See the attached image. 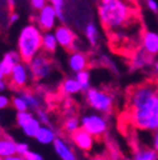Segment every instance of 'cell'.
<instances>
[{"mask_svg":"<svg viewBox=\"0 0 158 160\" xmlns=\"http://www.w3.org/2000/svg\"><path fill=\"white\" fill-rule=\"evenodd\" d=\"M97 15L113 37V39H120L125 37L129 28L135 26L138 18L135 17V7L132 3L122 0H103L97 4Z\"/></svg>","mask_w":158,"mask_h":160,"instance_id":"cell-1","label":"cell"},{"mask_svg":"<svg viewBox=\"0 0 158 160\" xmlns=\"http://www.w3.org/2000/svg\"><path fill=\"white\" fill-rule=\"evenodd\" d=\"M42 51V31L37 24H27L18 37V53L22 62L29 64Z\"/></svg>","mask_w":158,"mask_h":160,"instance_id":"cell-2","label":"cell"},{"mask_svg":"<svg viewBox=\"0 0 158 160\" xmlns=\"http://www.w3.org/2000/svg\"><path fill=\"white\" fill-rule=\"evenodd\" d=\"M130 119L138 128L156 131L158 128V92L141 106L130 109Z\"/></svg>","mask_w":158,"mask_h":160,"instance_id":"cell-3","label":"cell"},{"mask_svg":"<svg viewBox=\"0 0 158 160\" xmlns=\"http://www.w3.org/2000/svg\"><path fill=\"white\" fill-rule=\"evenodd\" d=\"M86 101L92 109L100 113H110L114 104L113 97L109 93L96 88H90L86 90Z\"/></svg>","mask_w":158,"mask_h":160,"instance_id":"cell-4","label":"cell"},{"mask_svg":"<svg viewBox=\"0 0 158 160\" xmlns=\"http://www.w3.org/2000/svg\"><path fill=\"white\" fill-rule=\"evenodd\" d=\"M80 127L92 137H101L108 130V122L100 114L87 113L80 119Z\"/></svg>","mask_w":158,"mask_h":160,"instance_id":"cell-5","label":"cell"},{"mask_svg":"<svg viewBox=\"0 0 158 160\" xmlns=\"http://www.w3.org/2000/svg\"><path fill=\"white\" fill-rule=\"evenodd\" d=\"M29 72L35 80H42L51 75L52 62L46 53H38L28 64Z\"/></svg>","mask_w":158,"mask_h":160,"instance_id":"cell-6","label":"cell"},{"mask_svg":"<svg viewBox=\"0 0 158 160\" xmlns=\"http://www.w3.org/2000/svg\"><path fill=\"white\" fill-rule=\"evenodd\" d=\"M29 76H30V72H29L28 64L19 62L14 66V69L12 70V72L9 75V83L13 88L21 89L28 84Z\"/></svg>","mask_w":158,"mask_h":160,"instance_id":"cell-7","label":"cell"},{"mask_svg":"<svg viewBox=\"0 0 158 160\" xmlns=\"http://www.w3.org/2000/svg\"><path fill=\"white\" fill-rule=\"evenodd\" d=\"M56 23H57V17H56L54 9L49 4H47L43 9H41L38 12V15H37V27L41 31L51 32L54 28Z\"/></svg>","mask_w":158,"mask_h":160,"instance_id":"cell-8","label":"cell"},{"mask_svg":"<svg viewBox=\"0 0 158 160\" xmlns=\"http://www.w3.org/2000/svg\"><path fill=\"white\" fill-rule=\"evenodd\" d=\"M53 34H54V37H56L57 45H60L61 47L67 48V50H73L76 37H75V33L71 31V28H68L67 26L61 24V26L56 27ZM73 51H75V50H73Z\"/></svg>","mask_w":158,"mask_h":160,"instance_id":"cell-9","label":"cell"},{"mask_svg":"<svg viewBox=\"0 0 158 160\" xmlns=\"http://www.w3.org/2000/svg\"><path fill=\"white\" fill-rule=\"evenodd\" d=\"M19 62H22L21 56H19L18 51H9L4 55V57L0 60V71L3 72L4 78H9L12 70L14 66Z\"/></svg>","mask_w":158,"mask_h":160,"instance_id":"cell-10","label":"cell"},{"mask_svg":"<svg viewBox=\"0 0 158 160\" xmlns=\"http://www.w3.org/2000/svg\"><path fill=\"white\" fill-rule=\"evenodd\" d=\"M71 140L72 142L81 150H85V151H89L92 149V145H94V137L90 136L86 131H84L81 127L78 128L77 131H75L73 133H71Z\"/></svg>","mask_w":158,"mask_h":160,"instance_id":"cell-11","label":"cell"},{"mask_svg":"<svg viewBox=\"0 0 158 160\" xmlns=\"http://www.w3.org/2000/svg\"><path fill=\"white\" fill-rule=\"evenodd\" d=\"M142 48L151 56L158 53V33L156 32H144L142 36Z\"/></svg>","mask_w":158,"mask_h":160,"instance_id":"cell-12","label":"cell"},{"mask_svg":"<svg viewBox=\"0 0 158 160\" xmlns=\"http://www.w3.org/2000/svg\"><path fill=\"white\" fill-rule=\"evenodd\" d=\"M53 148L57 155L60 156L62 160H77V156L72 151L71 146L61 137H56L53 141Z\"/></svg>","mask_w":158,"mask_h":160,"instance_id":"cell-13","label":"cell"},{"mask_svg":"<svg viewBox=\"0 0 158 160\" xmlns=\"http://www.w3.org/2000/svg\"><path fill=\"white\" fill-rule=\"evenodd\" d=\"M89 64V58L85 53L80 52V51H75L70 55L68 57V66L72 71L78 72V71H82L86 70Z\"/></svg>","mask_w":158,"mask_h":160,"instance_id":"cell-14","label":"cell"},{"mask_svg":"<svg viewBox=\"0 0 158 160\" xmlns=\"http://www.w3.org/2000/svg\"><path fill=\"white\" fill-rule=\"evenodd\" d=\"M153 56L148 55L143 48L137 50L132 58V68L133 69H144L151 65H153Z\"/></svg>","mask_w":158,"mask_h":160,"instance_id":"cell-15","label":"cell"},{"mask_svg":"<svg viewBox=\"0 0 158 160\" xmlns=\"http://www.w3.org/2000/svg\"><path fill=\"white\" fill-rule=\"evenodd\" d=\"M56 132L49 127V126H41L35 135V140L39 142V144H53L54 138H56Z\"/></svg>","mask_w":158,"mask_h":160,"instance_id":"cell-16","label":"cell"},{"mask_svg":"<svg viewBox=\"0 0 158 160\" xmlns=\"http://www.w3.org/2000/svg\"><path fill=\"white\" fill-rule=\"evenodd\" d=\"M15 146H16V142H14L13 138L4 136L3 140H0V159H5L13 155H16Z\"/></svg>","mask_w":158,"mask_h":160,"instance_id":"cell-17","label":"cell"},{"mask_svg":"<svg viewBox=\"0 0 158 160\" xmlns=\"http://www.w3.org/2000/svg\"><path fill=\"white\" fill-rule=\"evenodd\" d=\"M57 41L52 32L42 33V50L44 53H54L57 50Z\"/></svg>","mask_w":158,"mask_h":160,"instance_id":"cell-18","label":"cell"},{"mask_svg":"<svg viewBox=\"0 0 158 160\" xmlns=\"http://www.w3.org/2000/svg\"><path fill=\"white\" fill-rule=\"evenodd\" d=\"M84 32H85V36H86V39L89 41V43L95 46L99 41V29H97L96 24L94 22L86 23L85 28H84Z\"/></svg>","mask_w":158,"mask_h":160,"instance_id":"cell-19","label":"cell"},{"mask_svg":"<svg viewBox=\"0 0 158 160\" xmlns=\"http://www.w3.org/2000/svg\"><path fill=\"white\" fill-rule=\"evenodd\" d=\"M42 125L39 123V121L38 119L33 116L29 121L27 122V123H24L21 128L23 130V132L28 136V137H35V135H37V132H38V130H39V127H41Z\"/></svg>","mask_w":158,"mask_h":160,"instance_id":"cell-20","label":"cell"},{"mask_svg":"<svg viewBox=\"0 0 158 160\" xmlns=\"http://www.w3.org/2000/svg\"><path fill=\"white\" fill-rule=\"evenodd\" d=\"M21 97L24 99V102L27 104V107L29 109H33V111H39L41 109V101L37 95H34L33 93H29V92H23L21 94Z\"/></svg>","mask_w":158,"mask_h":160,"instance_id":"cell-21","label":"cell"},{"mask_svg":"<svg viewBox=\"0 0 158 160\" xmlns=\"http://www.w3.org/2000/svg\"><path fill=\"white\" fill-rule=\"evenodd\" d=\"M61 89L66 94H76L78 92H81V87L78 85V83L76 82L75 78H67V79H65L63 82H62V84H61Z\"/></svg>","mask_w":158,"mask_h":160,"instance_id":"cell-22","label":"cell"},{"mask_svg":"<svg viewBox=\"0 0 158 160\" xmlns=\"http://www.w3.org/2000/svg\"><path fill=\"white\" fill-rule=\"evenodd\" d=\"M158 159V154L153 150V149H141L134 154L133 160H157Z\"/></svg>","mask_w":158,"mask_h":160,"instance_id":"cell-23","label":"cell"},{"mask_svg":"<svg viewBox=\"0 0 158 160\" xmlns=\"http://www.w3.org/2000/svg\"><path fill=\"white\" fill-rule=\"evenodd\" d=\"M49 5L54 9V13H56V17H57L58 21L65 22L67 18L65 14V2L63 0H52L49 3Z\"/></svg>","mask_w":158,"mask_h":160,"instance_id":"cell-24","label":"cell"},{"mask_svg":"<svg viewBox=\"0 0 158 160\" xmlns=\"http://www.w3.org/2000/svg\"><path fill=\"white\" fill-rule=\"evenodd\" d=\"M76 82L81 87V90H89L90 89V72L87 70H82L76 72Z\"/></svg>","mask_w":158,"mask_h":160,"instance_id":"cell-25","label":"cell"},{"mask_svg":"<svg viewBox=\"0 0 158 160\" xmlns=\"http://www.w3.org/2000/svg\"><path fill=\"white\" fill-rule=\"evenodd\" d=\"M12 104L16 109V112H26L28 109V107H27V104L24 102V99L21 95H14L12 98Z\"/></svg>","mask_w":158,"mask_h":160,"instance_id":"cell-26","label":"cell"},{"mask_svg":"<svg viewBox=\"0 0 158 160\" xmlns=\"http://www.w3.org/2000/svg\"><path fill=\"white\" fill-rule=\"evenodd\" d=\"M80 128V121L76 118V117H70L67 121L65 122V130L71 135L75 131H77Z\"/></svg>","mask_w":158,"mask_h":160,"instance_id":"cell-27","label":"cell"},{"mask_svg":"<svg viewBox=\"0 0 158 160\" xmlns=\"http://www.w3.org/2000/svg\"><path fill=\"white\" fill-rule=\"evenodd\" d=\"M33 117V114L30 113V112H28V111H26V112H18L16 113V117H15V119H16V123H18V126L19 127H22L24 123H27L29 119Z\"/></svg>","mask_w":158,"mask_h":160,"instance_id":"cell-28","label":"cell"},{"mask_svg":"<svg viewBox=\"0 0 158 160\" xmlns=\"http://www.w3.org/2000/svg\"><path fill=\"white\" fill-rule=\"evenodd\" d=\"M39 123H41L42 126H49V118H48V114L43 111V109H39L37 111V117H35Z\"/></svg>","mask_w":158,"mask_h":160,"instance_id":"cell-29","label":"cell"},{"mask_svg":"<svg viewBox=\"0 0 158 160\" xmlns=\"http://www.w3.org/2000/svg\"><path fill=\"white\" fill-rule=\"evenodd\" d=\"M15 151H16V155L24 158V155L29 151V146L26 142H18L16 146H15Z\"/></svg>","mask_w":158,"mask_h":160,"instance_id":"cell-30","label":"cell"},{"mask_svg":"<svg viewBox=\"0 0 158 160\" xmlns=\"http://www.w3.org/2000/svg\"><path fill=\"white\" fill-rule=\"evenodd\" d=\"M30 5H32V8L33 9H35V10H41V9H43L46 5H47V3L44 2V0H32L30 2Z\"/></svg>","mask_w":158,"mask_h":160,"instance_id":"cell-31","label":"cell"},{"mask_svg":"<svg viewBox=\"0 0 158 160\" xmlns=\"http://www.w3.org/2000/svg\"><path fill=\"white\" fill-rule=\"evenodd\" d=\"M24 159L26 160H44L42 155H39L38 152H34V151H30V150L24 155Z\"/></svg>","mask_w":158,"mask_h":160,"instance_id":"cell-32","label":"cell"},{"mask_svg":"<svg viewBox=\"0 0 158 160\" xmlns=\"http://www.w3.org/2000/svg\"><path fill=\"white\" fill-rule=\"evenodd\" d=\"M9 104H10V99L4 94H0V109L7 108Z\"/></svg>","mask_w":158,"mask_h":160,"instance_id":"cell-33","label":"cell"},{"mask_svg":"<svg viewBox=\"0 0 158 160\" xmlns=\"http://www.w3.org/2000/svg\"><path fill=\"white\" fill-rule=\"evenodd\" d=\"M147 7L152 10V12H158V3L157 2H154V0H148L147 2Z\"/></svg>","mask_w":158,"mask_h":160,"instance_id":"cell-34","label":"cell"},{"mask_svg":"<svg viewBox=\"0 0 158 160\" xmlns=\"http://www.w3.org/2000/svg\"><path fill=\"white\" fill-rule=\"evenodd\" d=\"M5 88H7V82L4 80V75H3V72L0 71V92L5 90Z\"/></svg>","mask_w":158,"mask_h":160,"instance_id":"cell-35","label":"cell"},{"mask_svg":"<svg viewBox=\"0 0 158 160\" xmlns=\"http://www.w3.org/2000/svg\"><path fill=\"white\" fill-rule=\"evenodd\" d=\"M153 146H154V151L158 154V128L156 130V135H154V138H153Z\"/></svg>","mask_w":158,"mask_h":160,"instance_id":"cell-36","label":"cell"},{"mask_svg":"<svg viewBox=\"0 0 158 160\" xmlns=\"http://www.w3.org/2000/svg\"><path fill=\"white\" fill-rule=\"evenodd\" d=\"M19 19V14L18 13H10V15H9V23L10 24H13L14 22H16Z\"/></svg>","mask_w":158,"mask_h":160,"instance_id":"cell-37","label":"cell"},{"mask_svg":"<svg viewBox=\"0 0 158 160\" xmlns=\"http://www.w3.org/2000/svg\"><path fill=\"white\" fill-rule=\"evenodd\" d=\"M3 160H26L23 156H19V155H13V156H9V158H5Z\"/></svg>","mask_w":158,"mask_h":160,"instance_id":"cell-38","label":"cell"},{"mask_svg":"<svg viewBox=\"0 0 158 160\" xmlns=\"http://www.w3.org/2000/svg\"><path fill=\"white\" fill-rule=\"evenodd\" d=\"M153 69H154V72L158 75V60H157V61L153 64Z\"/></svg>","mask_w":158,"mask_h":160,"instance_id":"cell-39","label":"cell"},{"mask_svg":"<svg viewBox=\"0 0 158 160\" xmlns=\"http://www.w3.org/2000/svg\"><path fill=\"white\" fill-rule=\"evenodd\" d=\"M92 160H105V159H104V158H101V156H95Z\"/></svg>","mask_w":158,"mask_h":160,"instance_id":"cell-40","label":"cell"},{"mask_svg":"<svg viewBox=\"0 0 158 160\" xmlns=\"http://www.w3.org/2000/svg\"><path fill=\"white\" fill-rule=\"evenodd\" d=\"M3 138H4V132L0 130V140H3Z\"/></svg>","mask_w":158,"mask_h":160,"instance_id":"cell-41","label":"cell"},{"mask_svg":"<svg viewBox=\"0 0 158 160\" xmlns=\"http://www.w3.org/2000/svg\"><path fill=\"white\" fill-rule=\"evenodd\" d=\"M8 4H9L10 7H13V5H15V2H8Z\"/></svg>","mask_w":158,"mask_h":160,"instance_id":"cell-42","label":"cell"},{"mask_svg":"<svg viewBox=\"0 0 158 160\" xmlns=\"http://www.w3.org/2000/svg\"><path fill=\"white\" fill-rule=\"evenodd\" d=\"M0 160H3V159H0Z\"/></svg>","mask_w":158,"mask_h":160,"instance_id":"cell-43","label":"cell"}]
</instances>
